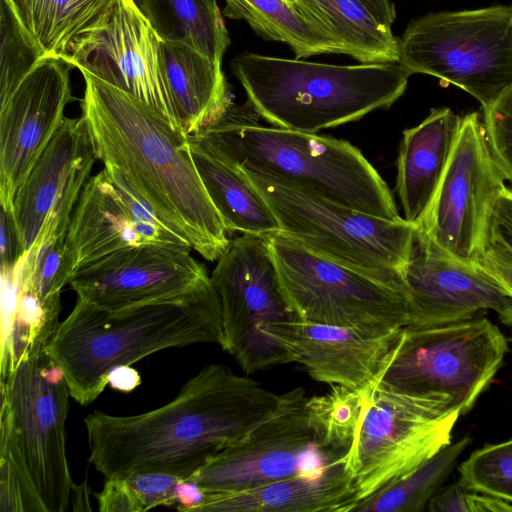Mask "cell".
<instances>
[{
    "label": "cell",
    "instance_id": "cell-1",
    "mask_svg": "<svg viewBox=\"0 0 512 512\" xmlns=\"http://www.w3.org/2000/svg\"><path fill=\"white\" fill-rule=\"evenodd\" d=\"M288 395L226 365H206L158 408L129 416L89 413L84 418L89 463L105 479L163 472L185 482L210 457L275 414Z\"/></svg>",
    "mask_w": 512,
    "mask_h": 512
},
{
    "label": "cell",
    "instance_id": "cell-2",
    "mask_svg": "<svg viewBox=\"0 0 512 512\" xmlns=\"http://www.w3.org/2000/svg\"><path fill=\"white\" fill-rule=\"evenodd\" d=\"M81 100L96 159L118 171L171 230L208 261L230 240L195 166L189 136L155 109L86 71Z\"/></svg>",
    "mask_w": 512,
    "mask_h": 512
},
{
    "label": "cell",
    "instance_id": "cell-3",
    "mask_svg": "<svg viewBox=\"0 0 512 512\" xmlns=\"http://www.w3.org/2000/svg\"><path fill=\"white\" fill-rule=\"evenodd\" d=\"M222 341L221 302L211 278L195 290L165 301L106 311L77 299L46 344L70 395L94 402L110 373L172 347Z\"/></svg>",
    "mask_w": 512,
    "mask_h": 512
},
{
    "label": "cell",
    "instance_id": "cell-4",
    "mask_svg": "<svg viewBox=\"0 0 512 512\" xmlns=\"http://www.w3.org/2000/svg\"><path fill=\"white\" fill-rule=\"evenodd\" d=\"M255 113L232 104L193 135L241 170L291 182L380 218H402L387 184L358 148L316 133L262 126Z\"/></svg>",
    "mask_w": 512,
    "mask_h": 512
},
{
    "label": "cell",
    "instance_id": "cell-5",
    "mask_svg": "<svg viewBox=\"0 0 512 512\" xmlns=\"http://www.w3.org/2000/svg\"><path fill=\"white\" fill-rule=\"evenodd\" d=\"M231 69L257 115L311 133L389 108L411 75L400 62L335 65L249 52L233 58Z\"/></svg>",
    "mask_w": 512,
    "mask_h": 512
},
{
    "label": "cell",
    "instance_id": "cell-6",
    "mask_svg": "<svg viewBox=\"0 0 512 512\" xmlns=\"http://www.w3.org/2000/svg\"><path fill=\"white\" fill-rule=\"evenodd\" d=\"M241 172L274 212L280 233L323 257L385 282L405 284L402 269L409 260L416 227L404 218H380L291 182Z\"/></svg>",
    "mask_w": 512,
    "mask_h": 512
},
{
    "label": "cell",
    "instance_id": "cell-7",
    "mask_svg": "<svg viewBox=\"0 0 512 512\" xmlns=\"http://www.w3.org/2000/svg\"><path fill=\"white\" fill-rule=\"evenodd\" d=\"M57 325H46L0 379V432L10 439L31 476L46 512H64L74 482L66 454L70 391L46 352Z\"/></svg>",
    "mask_w": 512,
    "mask_h": 512
},
{
    "label": "cell",
    "instance_id": "cell-8",
    "mask_svg": "<svg viewBox=\"0 0 512 512\" xmlns=\"http://www.w3.org/2000/svg\"><path fill=\"white\" fill-rule=\"evenodd\" d=\"M292 320L384 335L411 324L405 284L380 280L316 254L277 232L265 236Z\"/></svg>",
    "mask_w": 512,
    "mask_h": 512
},
{
    "label": "cell",
    "instance_id": "cell-9",
    "mask_svg": "<svg viewBox=\"0 0 512 512\" xmlns=\"http://www.w3.org/2000/svg\"><path fill=\"white\" fill-rule=\"evenodd\" d=\"M399 41V62L472 95L483 111L512 88V5L430 13Z\"/></svg>",
    "mask_w": 512,
    "mask_h": 512
},
{
    "label": "cell",
    "instance_id": "cell-10",
    "mask_svg": "<svg viewBox=\"0 0 512 512\" xmlns=\"http://www.w3.org/2000/svg\"><path fill=\"white\" fill-rule=\"evenodd\" d=\"M507 351L505 336L486 318L409 326L379 383L462 414L493 379Z\"/></svg>",
    "mask_w": 512,
    "mask_h": 512
},
{
    "label": "cell",
    "instance_id": "cell-11",
    "mask_svg": "<svg viewBox=\"0 0 512 512\" xmlns=\"http://www.w3.org/2000/svg\"><path fill=\"white\" fill-rule=\"evenodd\" d=\"M459 415L380 383L368 390L361 422L344 454L359 501L449 445Z\"/></svg>",
    "mask_w": 512,
    "mask_h": 512
},
{
    "label": "cell",
    "instance_id": "cell-12",
    "mask_svg": "<svg viewBox=\"0 0 512 512\" xmlns=\"http://www.w3.org/2000/svg\"><path fill=\"white\" fill-rule=\"evenodd\" d=\"M210 278L221 302L222 349L247 374L290 363L264 333L269 323L292 320L266 237L243 234L230 241Z\"/></svg>",
    "mask_w": 512,
    "mask_h": 512
},
{
    "label": "cell",
    "instance_id": "cell-13",
    "mask_svg": "<svg viewBox=\"0 0 512 512\" xmlns=\"http://www.w3.org/2000/svg\"><path fill=\"white\" fill-rule=\"evenodd\" d=\"M307 398L301 387L289 390L275 414L210 457L185 482L204 494L231 493L297 474L325 472L340 455L332 459L318 445L308 419Z\"/></svg>",
    "mask_w": 512,
    "mask_h": 512
},
{
    "label": "cell",
    "instance_id": "cell-14",
    "mask_svg": "<svg viewBox=\"0 0 512 512\" xmlns=\"http://www.w3.org/2000/svg\"><path fill=\"white\" fill-rule=\"evenodd\" d=\"M489 148L478 112L461 119L458 137L421 230L449 256L482 262V243L491 206L506 187Z\"/></svg>",
    "mask_w": 512,
    "mask_h": 512
},
{
    "label": "cell",
    "instance_id": "cell-15",
    "mask_svg": "<svg viewBox=\"0 0 512 512\" xmlns=\"http://www.w3.org/2000/svg\"><path fill=\"white\" fill-rule=\"evenodd\" d=\"M64 59L143 101L184 132L164 70L162 41L132 0H118L105 22L79 39Z\"/></svg>",
    "mask_w": 512,
    "mask_h": 512
},
{
    "label": "cell",
    "instance_id": "cell-16",
    "mask_svg": "<svg viewBox=\"0 0 512 512\" xmlns=\"http://www.w3.org/2000/svg\"><path fill=\"white\" fill-rule=\"evenodd\" d=\"M402 277L412 302L411 327L461 322L487 310L512 326V294L492 271L483 262L449 256L417 227Z\"/></svg>",
    "mask_w": 512,
    "mask_h": 512
},
{
    "label": "cell",
    "instance_id": "cell-17",
    "mask_svg": "<svg viewBox=\"0 0 512 512\" xmlns=\"http://www.w3.org/2000/svg\"><path fill=\"white\" fill-rule=\"evenodd\" d=\"M72 68L63 58L43 57L0 105V204L6 212L74 100Z\"/></svg>",
    "mask_w": 512,
    "mask_h": 512
},
{
    "label": "cell",
    "instance_id": "cell-18",
    "mask_svg": "<svg viewBox=\"0 0 512 512\" xmlns=\"http://www.w3.org/2000/svg\"><path fill=\"white\" fill-rule=\"evenodd\" d=\"M190 249L142 245L78 270L69 285L77 299L120 311L185 295L210 280Z\"/></svg>",
    "mask_w": 512,
    "mask_h": 512
},
{
    "label": "cell",
    "instance_id": "cell-19",
    "mask_svg": "<svg viewBox=\"0 0 512 512\" xmlns=\"http://www.w3.org/2000/svg\"><path fill=\"white\" fill-rule=\"evenodd\" d=\"M402 330L374 336L350 328L285 320L269 323L264 333L314 380L368 391L379 383Z\"/></svg>",
    "mask_w": 512,
    "mask_h": 512
},
{
    "label": "cell",
    "instance_id": "cell-20",
    "mask_svg": "<svg viewBox=\"0 0 512 512\" xmlns=\"http://www.w3.org/2000/svg\"><path fill=\"white\" fill-rule=\"evenodd\" d=\"M96 160L84 118L65 117L18 188L12 216L23 251L70 183Z\"/></svg>",
    "mask_w": 512,
    "mask_h": 512
},
{
    "label": "cell",
    "instance_id": "cell-21",
    "mask_svg": "<svg viewBox=\"0 0 512 512\" xmlns=\"http://www.w3.org/2000/svg\"><path fill=\"white\" fill-rule=\"evenodd\" d=\"M358 502L343 454L318 475L297 474L238 492L203 493L188 512H348Z\"/></svg>",
    "mask_w": 512,
    "mask_h": 512
},
{
    "label": "cell",
    "instance_id": "cell-22",
    "mask_svg": "<svg viewBox=\"0 0 512 512\" xmlns=\"http://www.w3.org/2000/svg\"><path fill=\"white\" fill-rule=\"evenodd\" d=\"M461 119L451 109L442 108L403 131L396 191L404 219L414 226L421 224L433 202L453 152Z\"/></svg>",
    "mask_w": 512,
    "mask_h": 512
},
{
    "label": "cell",
    "instance_id": "cell-23",
    "mask_svg": "<svg viewBox=\"0 0 512 512\" xmlns=\"http://www.w3.org/2000/svg\"><path fill=\"white\" fill-rule=\"evenodd\" d=\"M142 245L145 243L105 169L90 177L75 205L66 235L73 275L111 254Z\"/></svg>",
    "mask_w": 512,
    "mask_h": 512
},
{
    "label": "cell",
    "instance_id": "cell-24",
    "mask_svg": "<svg viewBox=\"0 0 512 512\" xmlns=\"http://www.w3.org/2000/svg\"><path fill=\"white\" fill-rule=\"evenodd\" d=\"M163 63L179 124L187 136L217 121L233 104L221 65L181 42H163Z\"/></svg>",
    "mask_w": 512,
    "mask_h": 512
},
{
    "label": "cell",
    "instance_id": "cell-25",
    "mask_svg": "<svg viewBox=\"0 0 512 512\" xmlns=\"http://www.w3.org/2000/svg\"><path fill=\"white\" fill-rule=\"evenodd\" d=\"M189 143L198 173L228 233L267 236L280 231L274 212L241 170L194 135L189 136Z\"/></svg>",
    "mask_w": 512,
    "mask_h": 512
},
{
    "label": "cell",
    "instance_id": "cell-26",
    "mask_svg": "<svg viewBox=\"0 0 512 512\" xmlns=\"http://www.w3.org/2000/svg\"><path fill=\"white\" fill-rule=\"evenodd\" d=\"M360 63L399 62V41L357 0H288Z\"/></svg>",
    "mask_w": 512,
    "mask_h": 512
},
{
    "label": "cell",
    "instance_id": "cell-27",
    "mask_svg": "<svg viewBox=\"0 0 512 512\" xmlns=\"http://www.w3.org/2000/svg\"><path fill=\"white\" fill-rule=\"evenodd\" d=\"M163 42H181L214 62L230 37L216 0H132Z\"/></svg>",
    "mask_w": 512,
    "mask_h": 512
},
{
    "label": "cell",
    "instance_id": "cell-28",
    "mask_svg": "<svg viewBox=\"0 0 512 512\" xmlns=\"http://www.w3.org/2000/svg\"><path fill=\"white\" fill-rule=\"evenodd\" d=\"M117 1L15 0L13 3L44 55L64 59L79 39L105 22Z\"/></svg>",
    "mask_w": 512,
    "mask_h": 512
},
{
    "label": "cell",
    "instance_id": "cell-29",
    "mask_svg": "<svg viewBox=\"0 0 512 512\" xmlns=\"http://www.w3.org/2000/svg\"><path fill=\"white\" fill-rule=\"evenodd\" d=\"M225 17L245 21L266 40L283 42L297 59L343 54L341 46L288 0H225Z\"/></svg>",
    "mask_w": 512,
    "mask_h": 512
},
{
    "label": "cell",
    "instance_id": "cell-30",
    "mask_svg": "<svg viewBox=\"0 0 512 512\" xmlns=\"http://www.w3.org/2000/svg\"><path fill=\"white\" fill-rule=\"evenodd\" d=\"M469 442V436H464L456 443H450L409 473L360 500L353 511H423L439 491Z\"/></svg>",
    "mask_w": 512,
    "mask_h": 512
},
{
    "label": "cell",
    "instance_id": "cell-31",
    "mask_svg": "<svg viewBox=\"0 0 512 512\" xmlns=\"http://www.w3.org/2000/svg\"><path fill=\"white\" fill-rule=\"evenodd\" d=\"M367 391L332 385L322 395L308 397L306 410L318 445L346 453L361 422Z\"/></svg>",
    "mask_w": 512,
    "mask_h": 512
},
{
    "label": "cell",
    "instance_id": "cell-32",
    "mask_svg": "<svg viewBox=\"0 0 512 512\" xmlns=\"http://www.w3.org/2000/svg\"><path fill=\"white\" fill-rule=\"evenodd\" d=\"M0 19L1 105L45 55L22 22L12 0H1Z\"/></svg>",
    "mask_w": 512,
    "mask_h": 512
},
{
    "label": "cell",
    "instance_id": "cell-33",
    "mask_svg": "<svg viewBox=\"0 0 512 512\" xmlns=\"http://www.w3.org/2000/svg\"><path fill=\"white\" fill-rule=\"evenodd\" d=\"M459 473L466 487L512 504V439L474 451Z\"/></svg>",
    "mask_w": 512,
    "mask_h": 512
},
{
    "label": "cell",
    "instance_id": "cell-34",
    "mask_svg": "<svg viewBox=\"0 0 512 512\" xmlns=\"http://www.w3.org/2000/svg\"><path fill=\"white\" fill-rule=\"evenodd\" d=\"M482 259L512 267V190L507 187L498 194L489 211Z\"/></svg>",
    "mask_w": 512,
    "mask_h": 512
},
{
    "label": "cell",
    "instance_id": "cell-35",
    "mask_svg": "<svg viewBox=\"0 0 512 512\" xmlns=\"http://www.w3.org/2000/svg\"><path fill=\"white\" fill-rule=\"evenodd\" d=\"M483 112L493 158L505 180L512 182V88Z\"/></svg>",
    "mask_w": 512,
    "mask_h": 512
},
{
    "label": "cell",
    "instance_id": "cell-36",
    "mask_svg": "<svg viewBox=\"0 0 512 512\" xmlns=\"http://www.w3.org/2000/svg\"><path fill=\"white\" fill-rule=\"evenodd\" d=\"M432 512H512V504L466 487L460 481L439 490L429 501Z\"/></svg>",
    "mask_w": 512,
    "mask_h": 512
},
{
    "label": "cell",
    "instance_id": "cell-37",
    "mask_svg": "<svg viewBox=\"0 0 512 512\" xmlns=\"http://www.w3.org/2000/svg\"><path fill=\"white\" fill-rule=\"evenodd\" d=\"M134 491L142 512L158 506L177 504L178 486L184 480L163 472H143L125 477Z\"/></svg>",
    "mask_w": 512,
    "mask_h": 512
},
{
    "label": "cell",
    "instance_id": "cell-38",
    "mask_svg": "<svg viewBox=\"0 0 512 512\" xmlns=\"http://www.w3.org/2000/svg\"><path fill=\"white\" fill-rule=\"evenodd\" d=\"M101 512H142V507L126 478L106 479L97 494Z\"/></svg>",
    "mask_w": 512,
    "mask_h": 512
},
{
    "label": "cell",
    "instance_id": "cell-39",
    "mask_svg": "<svg viewBox=\"0 0 512 512\" xmlns=\"http://www.w3.org/2000/svg\"><path fill=\"white\" fill-rule=\"evenodd\" d=\"M24 253L12 212L1 209L0 215V260L1 266L15 265Z\"/></svg>",
    "mask_w": 512,
    "mask_h": 512
},
{
    "label": "cell",
    "instance_id": "cell-40",
    "mask_svg": "<svg viewBox=\"0 0 512 512\" xmlns=\"http://www.w3.org/2000/svg\"><path fill=\"white\" fill-rule=\"evenodd\" d=\"M140 384L138 372L130 366H120L114 369L109 376V384L114 389L130 392Z\"/></svg>",
    "mask_w": 512,
    "mask_h": 512
},
{
    "label": "cell",
    "instance_id": "cell-41",
    "mask_svg": "<svg viewBox=\"0 0 512 512\" xmlns=\"http://www.w3.org/2000/svg\"><path fill=\"white\" fill-rule=\"evenodd\" d=\"M360 2L381 24L390 27L396 18V10L391 0H357Z\"/></svg>",
    "mask_w": 512,
    "mask_h": 512
},
{
    "label": "cell",
    "instance_id": "cell-42",
    "mask_svg": "<svg viewBox=\"0 0 512 512\" xmlns=\"http://www.w3.org/2000/svg\"><path fill=\"white\" fill-rule=\"evenodd\" d=\"M89 486L87 485V481H84L81 484L73 485L71 492V504L73 511H91L92 508L90 506L89 500Z\"/></svg>",
    "mask_w": 512,
    "mask_h": 512
},
{
    "label": "cell",
    "instance_id": "cell-43",
    "mask_svg": "<svg viewBox=\"0 0 512 512\" xmlns=\"http://www.w3.org/2000/svg\"><path fill=\"white\" fill-rule=\"evenodd\" d=\"M482 262L512 294V267L490 259H482Z\"/></svg>",
    "mask_w": 512,
    "mask_h": 512
},
{
    "label": "cell",
    "instance_id": "cell-44",
    "mask_svg": "<svg viewBox=\"0 0 512 512\" xmlns=\"http://www.w3.org/2000/svg\"><path fill=\"white\" fill-rule=\"evenodd\" d=\"M13 1H15V0H13Z\"/></svg>",
    "mask_w": 512,
    "mask_h": 512
}]
</instances>
